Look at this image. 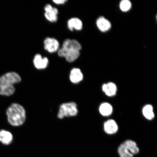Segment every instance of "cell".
Returning a JSON list of instances; mask_svg holds the SVG:
<instances>
[{"instance_id": "6", "label": "cell", "mask_w": 157, "mask_h": 157, "mask_svg": "<svg viewBox=\"0 0 157 157\" xmlns=\"http://www.w3.org/2000/svg\"><path fill=\"white\" fill-rule=\"evenodd\" d=\"M44 15L46 18L52 22H56L58 19V10L56 8L50 4L47 5L44 7Z\"/></svg>"}, {"instance_id": "16", "label": "cell", "mask_w": 157, "mask_h": 157, "mask_svg": "<svg viewBox=\"0 0 157 157\" xmlns=\"http://www.w3.org/2000/svg\"><path fill=\"white\" fill-rule=\"evenodd\" d=\"M100 113L103 116H109L111 114L113 111V108L110 104L108 103H104L100 106Z\"/></svg>"}, {"instance_id": "2", "label": "cell", "mask_w": 157, "mask_h": 157, "mask_svg": "<svg viewBox=\"0 0 157 157\" xmlns=\"http://www.w3.org/2000/svg\"><path fill=\"white\" fill-rule=\"evenodd\" d=\"M6 114L8 121L10 124L13 126H20L25 121V109L19 104H12L7 109Z\"/></svg>"}, {"instance_id": "18", "label": "cell", "mask_w": 157, "mask_h": 157, "mask_svg": "<svg viewBox=\"0 0 157 157\" xmlns=\"http://www.w3.org/2000/svg\"><path fill=\"white\" fill-rule=\"evenodd\" d=\"M131 7V3L128 0H123L121 1L120 4V8L121 11L127 12L130 9Z\"/></svg>"}, {"instance_id": "9", "label": "cell", "mask_w": 157, "mask_h": 157, "mask_svg": "<svg viewBox=\"0 0 157 157\" xmlns=\"http://www.w3.org/2000/svg\"><path fill=\"white\" fill-rule=\"evenodd\" d=\"M35 67L38 69H44L46 68L48 63V60L46 57L43 58L41 55H35L33 60Z\"/></svg>"}, {"instance_id": "5", "label": "cell", "mask_w": 157, "mask_h": 157, "mask_svg": "<svg viewBox=\"0 0 157 157\" xmlns=\"http://www.w3.org/2000/svg\"><path fill=\"white\" fill-rule=\"evenodd\" d=\"M58 54L61 57L65 58L66 60L70 63L73 62L77 59L80 53L79 51L67 50L62 48L58 51Z\"/></svg>"}, {"instance_id": "15", "label": "cell", "mask_w": 157, "mask_h": 157, "mask_svg": "<svg viewBox=\"0 0 157 157\" xmlns=\"http://www.w3.org/2000/svg\"><path fill=\"white\" fill-rule=\"evenodd\" d=\"M97 24L98 29L102 32H105L111 27L110 22L105 17H101L97 20Z\"/></svg>"}, {"instance_id": "12", "label": "cell", "mask_w": 157, "mask_h": 157, "mask_svg": "<svg viewBox=\"0 0 157 157\" xmlns=\"http://www.w3.org/2000/svg\"><path fill=\"white\" fill-rule=\"evenodd\" d=\"M103 91L109 97L115 96L117 93V87L116 84L112 82H109L104 84L102 86Z\"/></svg>"}, {"instance_id": "10", "label": "cell", "mask_w": 157, "mask_h": 157, "mask_svg": "<svg viewBox=\"0 0 157 157\" xmlns=\"http://www.w3.org/2000/svg\"><path fill=\"white\" fill-rule=\"evenodd\" d=\"M104 128L107 134H113L117 132L118 127L114 120L109 119L104 123Z\"/></svg>"}, {"instance_id": "17", "label": "cell", "mask_w": 157, "mask_h": 157, "mask_svg": "<svg viewBox=\"0 0 157 157\" xmlns=\"http://www.w3.org/2000/svg\"><path fill=\"white\" fill-rule=\"evenodd\" d=\"M143 114L144 116L149 120H151L155 117L153 107L151 105H145L143 109Z\"/></svg>"}, {"instance_id": "13", "label": "cell", "mask_w": 157, "mask_h": 157, "mask_svg": "<svg viewBox=\"0 0 157 157\" xmlns=\"http://www.w3.org/2000/svg\"><path fill=\"white\" fill-rule=\"evenodd\" d=\"M12 134L9 131L5 130L0 131V142L4 145H9L12 142Z\"/></svg>"}, {"instance_id": "7", "label": "cell", "mask_w": 157, "mask_h": 157, "mask_svg": "<svg viewBox=\"0 0 157 157\" xmlns=\"http://www.w3.org/2000/svg\"><path fill=\"white\" fill-rule=\"evenodd\" d=\"M59 44L56 39L48 38L44 40V47L45 50L50 53L54 52L58 50Z\"/></svg>"}, {"instance_id": "1", "label": "cell", "mask_w": 157, "mask_h": 157, "mask_svg": "<svg viewBox=\"0 0 157 157\" xmlns=\"http://www.w3.org/2000/svg\"><path fill=\"white\" fill-rule=\"evenodd\" d=\"M21 78L15 72H9L0 77V95L10 96L14 93L13 84L19 83Z\"/></svg>"}, {"instance_id": "8", "label": "cell", "mask_w": 157, "mask_h": 157, "mask_svg": "<svg viewBox=\"0 0 157 157\" xmlns=\"http://www.w3.org/2000/svg\"><path fill=\"white\" fill-rule=\"evenodd\" d=\"M62 48L67 50H76L80 52L82 46L77 40L67 39L64 41Z\"/></svg>"}, {"instance_id": "4", "label": "cell", "mask_w": 157, "mask_h": 157, "mask_svg": "<svg viewBox=\"0 0 157 157\" xmlns=\"http://www.w3.org/2000/svg\"><path fill=\"white\" fill-rule=\"evenodd\" d=\"M78 113L77 105L73 102L64 103L60 105L58 117L62 119L65 117H74Z\"/></svg>"}, {"instance_id": "3", "label": "cell", "mask_w": 157, "mask_h": 157, "mask_svg": "<svg viewBox=\"0 0 157 157\" xmlns=\"http://www.w3.org/2000/svg\"><path fill=\"white\" fill-rule=\"evenodd\" d=\"M117 151L120 157H133L138 154L139 149L134 141L128 140L120 145Z\"/></svg>"}, {"instance_id": "14", "label": "cell", "mask_w": 157, "mask_h": 157, "mask_svg": "<svg viewBox=\"0 0 157 157\" xmlns=\"http://www.w3.org/2000/svg\"><path fill=\"white\" fill-rule=\"evenodd\" d=\"M68 27L71 31H73L74 29L80 30L82 29L83 24L80 19L76 17H74L70 19L68 21Z\"/></svg>"}, {"instance_id": "19", "label": "cell", "mask_w": 157, "mask_h": 157, "mask_svg": "<svg viewBox=\"0 0 157 157\" xmlns=\"http://www.w3.org/2000/svg\"><path fill=\"white\" fill-rule=\"evenodd\" d=\"M55 3L58 5L63 4L67 2L66 0H54L53 1Z\"/></svg>"}, {"instance_id": "11", "label": "cell", "mask_w": 157, "mask_h": 157, "mask_svg": "<svg viewBox=\"0 0 157 157\" xmlns=\"http://www.w3.org/2000/svg\"><path fill=\"white\" fill-rule=\"evenodd\" d=\"M83 74L79 69L74 68L71 71L70 79L72 83H78L83 80Z\"/></svg>"}]
</instances>
